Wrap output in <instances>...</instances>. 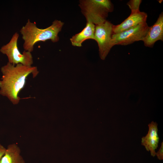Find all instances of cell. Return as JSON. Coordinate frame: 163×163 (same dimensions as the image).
Here are the masks:
<instances>
[{
    "instance_id": "6da1fadb",
    "label": "cell",
    "mask_w": 163,
    "mask_h": 163,
    "mask_svg": "<svg viewBox=\"0 0 163 163\" xmlns=\"http://www.w3.org/2000/svg\"><path fill=\"white\" fill-rule=\"evenodd\" d=\"M2 76L0 81V94L7 97L14 105L19 103L21 99L18 94L24 87L26 79L32 74L33 78L39 73L36 66L9 62L2 67Z\"/></svg>"
},
{
    "instance_id": "7a4b0ae2",
    "label": "cell",
    "mask_w": 163,
    "mask_h": 163,
    "mask_svg": "<svg viewBox=\"0 0 163 163\" xmlns=\"http://www.w3.org/2000/svg\"><path fill=\"white\" fill-rule=\"evenodd\" d=\"M64 24V23L61 21L56 20L49 27L40 29L37 26L35 23L28 19L20 30L24 41V50L31 53L33 51L34 45L39 41L50 40L53 43L57 42L59 40L58 34Z\"/></svg>"
},
{
    "instance_id": "3957f363",
    "label": "cell",
    "mask_w": 163,
    "mask_h": 163,
    "mask_svg": "<svg viewBox=\"0 0 163 163\" xmlns=\"http://www.w3.org/2000/svg\"><path fill=\"white\" fill-rule=\"evenodd\" d=\"M79 6L87 21L95 25L107 21L109 12L113 11V4L109 0H81Z\"/></svg>"
},
{
    "instance_id": "277c9868",
    "label": "cell",
    "mask_w": 163,
    "mask_h": 163,
    "mask_svg": "<svg viewBox=\"0 0 163 163\" xmlns=\"http://www.w3.org/2000/svg\"><path fill=\"white\" fill-rule=\"evenodd\" d=\"M19 34L15 33L10 41L2 46L0 51L6 55L8 62L15 65L18 64L31 66L33 63V56L31 53L24 50L22 53L19 50L18 46V41Z\"/></svg>"
},
{
    "instance_id": "5b68a950",
    "label": "cell",
    "mask_w": 163,
    "mask_h": 163,
    "mask_svg": "<svg viewBox=\"0 0 163 163\" xmlns=\"http://www.w3.org/2000/svg\"><path fill=\"white\" fill-rule=\"evenodd\" d=\"M95 25L94 40L98 44L100 57L104 59L113 46L112 42L113 24L107 20Z\"/></svg>"
},
{
    "instance_id": "8992f818",
    "label": "cell",
    "mask_w": 163,
    "mask_h": 163,
    "mask_svg": "<svg viewBox=\"0 0 163 163\" xmlns=\"http://www.w3.org/2000/svg\"><path fill=\"white\" fill-rule=\"evenodd\" d=\"M149 27L146 22L142 23L122 32L113 33L112 42L115 45H126L135 42L142 41Z\"/></svg>"
},
{
    "instance_id": "52a82bcc",
    "label": "cell",
    "mask_w": 163,
    "mask_h": 163,
    "mask_svg": "<svg viewBox=\"0 0 163 163\" xmlns=\"http://www.w3.org/2000/svg\"><path fill=\"white\" fill-rule=\"evenodd\" d=\"M163 40V13L159 14L156 22L149 27L146 34L142 40L144 45L152 47L157 41Z\"/></svg>"
},
{
    "instance_id": "ba28073f",
    "label": "cell",
    "mask_w": 163,
    "mask_h": 163,
    "mask_svg": "<svg viewBox=\"0 0 163 163\" xmlns=\"http://www.w3.org/2000/svg\"><path fill=\"white\" fill-rule=\"evenodd\" d=\"M147 16V14L143 12L139 11L131 13L130 15L121 24L117 25H113V33H118L146 22Z\"/></svg>"
},
{
    "instance_id": "9c48e42d",
    "label": "cell",
    "mask_w": 163,
    "mask_h": 163,
    "mask_svg": "<svg viewBox=\"0 0 163 163\" xmlns=\"http://www.w3.org/2000/svg\"><path fill=\"white\" fill-rule=\"evenodd\" d=\"M149 131L145 136L142 138L141 144L144 146L147 151H150L151 156H155V150L158 146L159 138L158 132V124L152 122L148 125Z\"/></svg>"
},
{
    "instance_id": "30bf717a",
    "label": "cell",
    "mask_w": 163,
    "mask_h": 163,
    "mask_svg": "<svg viewBox=\"0 0 163 163\" xmlns=\"http://www.w3.org/2000/svg\"><path fill=\"white\" fill-rule=\"evenodd\" d=\"M95 25L90 21H87L85 27L79 33L73 35L70 39L72 45L81 47L84 41L89 39L94 40Z\"/></svg>"
},
{
    "instance_id": "8fae6325",
    "label": "cell",
    "mask_w": 163,
    "mask_h": 163,
    "mask_svg": "<svg viewBox=\"0 0 163 163\" xmlns=\"http://www.w3.org/2000/svg\"><path fill=\"white\" fill-rule=\"evenodd\" d=\"M20 154L21 149L16 144H9L6 148L0 163H25Z\"/></svg>"
},
{
    "instance_id": "7c38bea8",
    "label": "cell",
    "mask_w": 163,
    "mask_h": 163,
    "mask_svg": "<svg viewBox=\"0 0 163 163\" xmlns=\"http://www.w3.org/2000/svg\"><path fill=\"white\" fill-rule=\"evenodd\" d=\"M142 2L141 0H131L127 4L131 10V13L139 12V7Z\"/></svg>"
},
{
    "instance_id": "4fadbf2b",
    "label": "cell",
    "mask_w": 163,
    "mask_h": 163,
    "mask_svg": "<svg viewBox=\"0 0 163 163\" xmlns=\"http://www.w3.org/2000/svg\"><path fill=\"white\" fill-rule=\"evenodd\" d=\"M156 155L158 159L160 160L163 159V142L161 143V146L157 152H156Z\"/></svg>"
},
{
    "instance_id": "5bb4252c",
    "label": "cell",
    "mask_w": 163,
    "mask_h": 163,
    "mask_svg": "<svg viewBox=\"0 0 163 163\" xmlns=\"http://www.w3.org/2000/svg\"><path fill=\"white\" fill-rule=\"evenodd\" d=\"M6 148H5L3 145L0 144V161L3 156Z\"/></svg>"
}]
</instances>
